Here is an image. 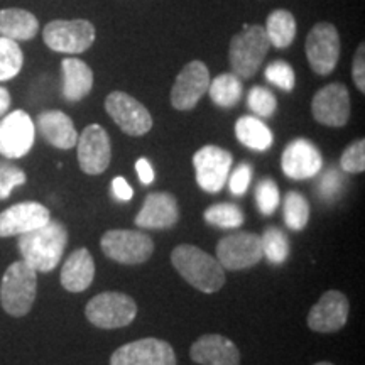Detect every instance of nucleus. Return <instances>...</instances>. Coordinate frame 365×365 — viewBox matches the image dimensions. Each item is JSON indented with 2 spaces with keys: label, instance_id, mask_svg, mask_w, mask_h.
<instances>
[{
  "label": "nucleus",
  "instance_id": "nucleus-1",
  "mask_svg": "<svg viewBox=\"0 0 365 365\" xmlns=\"http://www.w3.org/2000/svg\"><path fill=\"white\" fill-rule=\"evenodd\" d=\"M66 245L68 230L58 220H49L36 230L26 232L17 240L22 261L36 272H51L61 261Z\"/></svg>",
  "mask_w": 365,
  "mask_h": 365
},
{
  "label": "nucleus",
  "instance_id": "nucleus-2",
  "mask_svg": "<svg viewBox=\"0 0 365 365\" xmlns=\"http://www.w3.org/2000/svg\"><path fill=\"white\" fill-rule=\"evenodd\" d=\"M171 262L182 279L188 281L202 293H217L225 284V272L218 259L212 257L196 245H178L171 254Z\"/></svg>",
  "mask_w": 365,
  "mask_h": 365
},
{
  "label": "nucleus",
  "instance_id": "nucleus-3",
  "mask_svg": "<svg viewBox=\"0 0 365 365\" xmlns=\"http://www.w3.org/2000/svg\"><path fill=\"white\" fill-rule=\"evenodd\" d=\"M38 293V272L24 261L7 267L0 282V304L11 317H26L33 308Z\"/></svg>",
  "mask_w": 365,
  "mask_h": 365
},
{
  "label": "nucleus",
  "instance_id": "nucleus-4",
  "mask_svg": "<svg viewBox=\"0 0 365 365\" xmlns=\"http://www.w3.org/2000/svg\"><path fill=\"white\" fill-rule=\"evenodd\" d=\"M271 43L264 26H244V31L230 41L228 59L234 75L239 78H252L266 59Z\"/></svg>",
  "mask_w": 365,
  "mask_h": 365
},
{
  "label": "nucleus",
  "instance_id": "nucleus-5",
  "mask_svg": "<svg viewBox=\"0 0 365 365\" xmlns=\"http://www.w3.org/2000/svg\"><path fill=\"white\" fill-rule=\"evenodd\" d=\"M86 319L97 328L113 330L129 327L135 319V301L124 293H100L88 301L85 308Z\"/></svg>",
  "mask_w": 365,
  "mask_h": 365
},
{
  "label": "nucleus",
  "instance_id": "nucleus-6",
  "mask_svg": "<svg viewBox=\"0 0 365 365\" xmlns=\"http://www.w3.org/2000/svg\"><path fill=\"white\" fill-rule=\"evenodd\" d=\"M100 247L108 259L118 264L135 266L149 261L154 252V242L148 234L139 230H108L105 232Z\"/></svg>",
  "mask_w": 365,
  "mask_h": 365
},
{
  "label": "nucleus",
  "instance_id": "nucleus-7",
  "mask_svg": "<svg viewBox=\"0 0 365 365\" xmlns=\"http://www.w3.org/2000/svg\"><path fill=\"white\" fill-rule=\"evenodd\" d=\"M95 26L90 21H51L43 31L44 44L63 54H80L95 43Z\"/></svg>",
  "mask_w": 365,
  "mask_h": 365
},
{
  "label": "nucleus",
  "instance_id": "nucleus-8",
  "mask_svg": "<svg viewBox=\"0 0 365 365\" xmlns=\"http://www.w3.org/2000/svg\"><path fill=\"white\" fill-rule=\"evenodd\" d=\"M340 34L330 22H318L307 38V58L317 75L327 76L336 68L340 59Z\"/></svg>",
  "mask_w": 365,
  "mask_h": 365
},
{
  "label": "nucleus",
  "instance_id": "nucleus-9",
  "mask_svg": "<svg viewBox=\"0 0 365 365\" xmlns=\"http://www.w3.org/2000/svg\"><path fill=\"white\" fill-rule=\"evenodd\" d=\"M261 235L254 232H237L218 242L217 259L223 269L242 271L262 261Z\"/></svg>",
  "mask_w": 365,
  "mask_h": 365
},
{
  "label": "nucleus",
  "instance_id": "nucleus-10",
  "mask_svg": "<svg viewBox=\"0 0 365 365\" xmlns=\"http://www.w3.org/2000/svg\"><path fill=\"white\" fill-rule=\"evenodd\" d=\"M105 110L127 135L140 137L153 129V117L148 108L124 91H112L105 98Z\"/></svg>",
  "mask_w": 365,
  "mask_h": 365
},
{
  "label": "nucleus",
  "instance_id": "nucleus-11",
  "mask_svg": "<svg viewBox=\"0 0 365 365\" xmlns=\"http://www.w3.org/2000/svg\"><path fill=\"white\" fill-rule=\"evenodd\" d=\"M234 158L218 145H205L195 153L193 166L196 182L207 193H218L225 186Z\"/></svg>",
  "mask_w": 365,
  "mask_h": 365
},
{
  "label": "nucleus",
  "instance_id": "nucleus-12",
  "mask_svg": "<svg viewBox=\"0 0 365 365\" xmlns=\"http://www.w3.org/2000/svg\"><path fill=\"white\" fill-rule=\"evenodd\" d=\"M36 127L24 110H14L0 120V154L7 159L24 158L34 145Z\"/></svg>",
  "mask_w": 365,
  "mask_h": 365
},
{
  "label": "nucleus",
  "instance_id": "nucleus-13",
  "mask_svg": "<svg viewBox=\"0 0 365 365\" xmlns=\"http://www.w3.org/2000/svg\"><path fill=\"white\" fill-rule=\"evenodd\" d=\"M78 145V163L81 171L90 176L102 175L107 171L112 159L110 137L102 125L91 124L85 127V130L76 140Z\"/></svg>",
  "mask_w": 365,
  "mask_h": 365
},
{
  "label": "nucleus",
  "instance_id": "nucleus-14",
  "mask_svg": "<svg viewBox=\"0 0 365 365\" xmlns=\"http://www.w3.org/2000/svg\"><path fill=\"white\" fill-rule=\"evenodd\" d=\"M110 365H176V355L168 341L143 339L117 349L110 357Z\"/></svg>",
  "mask_w": 365,
  "mask_h": 365
},
{
  "label": "nucleus",
  "instance_id": "nucleus-15",
  "mask_svg": "<svg viewBox=\"0 0 365 365\" xmlns=\"http://www.w3.org/2000/svg\"><path fill=\"white\" fill-rule=\"evenodd\" d=\"M210 71L203 61H191L176 76L171 90V103L176 110L186 112L196 107V103L208 91Z\"/></svg>",
  "mask_w": 365,
  "mask_h": 365
},
{
  "label": "nucleus",
  "instance_id": "nucleus-16",
  "mask_svg": "<svg viewBox=\"0 0 365 365\" xmlns=\"http://www.w3.org/2000/svg\"><path fill=\"white\" fill-rule=\"evenodd\" d=\"M313 118L322 125L344 127L350 118V95L345 85L330 83L314 93Z\"/></svg>",
  "mask_w": 365,
  "mask_h": 365
},
{
  "label": "nucleus",
  "instance_id": "nucleus-17",
  "mask_svg": "<svg viewBox=\"0 0 365 365\" xmlns=\"http://www.w3.org/2000/svg\"><path fill=\"white\" fill-rule=\"evenodd\" d=\"M323 166V158L319 149L312 140L294 139L293 143L286 145L281 158L282 173L291 180H309L317 176Z\"/></svg>",
  "mask_w": 365,
  "mask_h": 365
},
{
  "label": "nucleus",
  "instance_id": "nucleus-18",
  "mask_svg": "<svg viewBox=\"0 0 365 365\" xmlns=\"http://www.w3.org/2000/svg\"><path fill=\"white\" fill-rule=\"evenodd\" d=\"M349 299L340 291H327L318 303L309 309L308 327L318 333H333L346 325L349 319Z\"/></svg>",
  "mask_w": 365,
  "mask_h": 365
},
{
  "label": "nucleus",
  "instance_id": "nucleus-19",
  "mask_svg": "<svg viewBox=\"0 0 365 365\" xmlns=\"http://www.w3.org/2000/svg\"><path fill=\"white\" fill-rule=\"evenodd\" d=\"M51 220L49 210L38 202L16 203L0 213V237H16Z\"/></svg>",
  "mask_w": 365,
  "mask_h": 365
},
{
  "label": "nucleus",
  "instance_id": "nucleus-20",
  "mask_svg": "<svg viewBox=\"0 0 365 365\" xmlns=\"http://www.w3.org/2000/svg\"><path fill=\"white\" fill-rule=\"evenodd\" d=\"M180 220V208H178L176 198L166 191L150 193L145 198L144 207L135 217V225L139 228H163L175 227Z\"/></svg>",
  "mask_w": 365,
  "mask_h": 365
},
{
  "label": "nucleus",
  "instance_id": "nucleus-21",
  "mask_svg": "<svg viewBox=\"0 0 365 365\" xmlns=\"http://www.w3.org/2000/svg\"><path fill=\"white\" fill-rule=\"evenodd\" d=\"M190 357L200 365H240L237 345L223 335H203L191 345Z\"/></svg>",
  "mask_w": 365,
  "mask_h": 365
},
{
  "label": "nucleus",
  "instance_id": "nucleus-22",
  "mask_svg": "<svg viewBox=\"0 0 365 365\" xmlns=\"http://www.w3.org/2000/svg\"><path fill=\"white\" fill-rule=\"evenodd\" d=\"M38 129L49 144L63 150L75 148L76 140H78L75 124L61 110L41 112L38 115Z\"/></svg>",
  "mask_w": 365,
  "mask_h": 365
},
{
  "label": "nucleus",
  "instance_id": "nucleus-23",
  "mask_svg": "<svg viewBox=\"0 0 365 365\" xmlns=\"http://www.w3.org/2000/svg\"><path fill=\"white\" fill-rule=\"evenodd\" d=\"M95 277V262L88 249L75 250L61 267V286L70 293L88 289Z\"/></svg>",
  "mask_w": 365,
  "mask_h": 365
},
{
  "label": "nucleus",
  "instance_id": "nucleus-24",
  "mask_svg": "<svg viewBox=\"0 0 365 365\" xmlns=\"http://www.w3.org/2000/svg\"><path fill=\"white\" fill-rule=\"evenodd\" d=\"M63 97L68 102H80L93 88V71L78 58H65L61 61Z\"/></svg>",
  "mask_w": 365,
  "mask_h": 365
},
{
  "label": "nucleus",
  "instance_id": "nucleus-25",
  "mask_svg": "<svg viewBox=\"0 0 365 365\" xmlns=\"http://www.w3.org/2000/svg\"><path fill=\"white\" fill-rule=\"evenodd\" d=\"M39 31V21L33 12L24 9H2L0 11V36L12 41H31Z\"/></svg>",
  "mask_w": 365,
  "mask_h": 365
},
{
  "label": "nucleus",
  "instance_id": "nucleus-26",
  "mask_svg": "<svg viewBox=\"0 0 365 365\" xmlns=\"http://www.w3.org/2000/svg\"><path fill=\"white\" fill-rule=\"evenodd\" d=\"M235 135L245 148L252 150H267L274 143V135L269 127L259 118L244 115L235 122Z\"/></svg>",
  "mask_w": 365,
  "mask_h": 365
},
{
  "label": "nucleus",
  "instance_id": "nucleus-27",
  "mask_svg": "<svg viewBox=\"0 0 365 365\" xmlns=\"http://www.w3.org/2000/svg\"><path fill=\"white\" fill-rule=\"evenodd\" d=\"M264 29H266L269 43L276 46V48L284 49L296 38L294 16L289 11H284V9H277V11L269 14Z\"/></svg>",
  "mask_w": 365,
  "mask_h": 365
},
{
  "label": "nucleus",
  "instance_id": "nucleus-28",
  "mask_svg": "<svg viewBox=\"0 0 365 365\" xmlns=\"http://www.w3.org/2000/svg\"><path fill=\"white\" fill-rule=\"evenodd\" d=\"M210 98L222 108H232L239 103L242 97V81L234 73H223L210 81Z\"/></svg>",
  "mask_w": 365,
  "mask_h": 365
},
{
  "label": "nucleus",
  "instance_id": "nucleus-29",
  "mask_svg": "<svg viewBox=\"0 0 365 365\" xmlns=\"http://www.w3.org/2000/svg\"><path fill=\"white\" fill-rule=\"evenodd\" d=\"M24 65V54L16 41L0 36V81L16 78Z\"/></svg>",
  "mask_w": 365,
  "mask_h": 365
},
{
  "label": "nucleus",
  "instance_id": "nucleus-30",
  "mask_svg": "<svg viewBox=\"0 0 365 365\" xmlns=\"http://www.w3.org/2000/svg\"><path fill=\"white\" fill-rule=\"evenodd\" d=\"M309 203L298 191H289L284 200V222L291 230L299 232L308 225Z\"/></svg>",
  "mask_w": 365,
  "mask_h": 365
},
{
  "label": "nucleus",
  "instance_id": "nucleus-31",
  "mask_svg": "<svg viewBox=\"0 0 365 365\" xmlns=\"http://www.w3.org/2000/svg\"><path fill=\"white\" fill-rule=\"evenodd\" d=\"M262 254L271 264H282L289 257V240L286 234L276 227H267L261 237Z\"/></svg>",
  "mask_w": 365,
  "mask_h": 365
},
{
  "label": "nucleus",
  "instance_id": "nucleus-32",
  "mask_svg": "<svg viewBox=\"0 0 365 365\" xmlns=\"http://www.w3.org/2000/svg\"><path fill=\"white\" fill-rule=\"evenodd\" d=\"M205 222L218 228H239L244 223V212L232 203H217L205 212Z\"/></svg>",
  "mask_w": 365,
  "mask_h": 365
},
{
  "label": "nucleus",
  "instance_id": "nucleus-33",
  "mask_svg": "<svg viewBox=\"0 0 365 365\" xmlns=\"http://www.w3.org/2000/svg\"><path fill=\"white\" fill-rule=\"evenodd\" d=\"M247 105L255 115L267 118L272 117L274 112H276L277 100L271 90L264 88V86H254L249 91Z\"/></svg>",
  "mask_w": 365,
  "mask_h": 365
},
{
  "label": "nucleus",
  "instance_id": "nucleus-34",
  "mask_svg": "<svg viewBox=\"0 0 365 365\" xmlns=\"http://www.w3.org/2000/svg\"><path fill=\"white\" fill-rule=\"evenodd\" d=\"M279 188H277L276 181L271 178H266L257 185L255 188V202H257L259 212L262 215H272L279 207Z\"/></svg>",
  "mask_w": 365,
  "mask_h": 365
},
{
  "label": "nucleus",
  "instance_id": "nucleus-35",
  "mask_svg": "<svg viewBox=\"0 0 365 365\" xmlns=\"http://www.w3.org/2000/svg\"><path fill=\"white\" fill-rule=\"evenodd\" d=\"M26 182V173L16 164L0 159V200H7L12 190Z\"/></svg>",
  "mask_w": 365,
  "mask_h": 365
},
{
  "label": "nucleus",
  "instance_id": "nucleus-36",
  "mask_svg": "<svg viewBox=\"0 0 365 365\" xmlns=\"http://www.w3.org/2000/svg\"><path fill=\"white\" fill-rule=\"evenodd\" d=\"M340 168L350 175L365 171V140L359 139L344 150L340 158Z\"/></svg>",
  "mask_w": 365,
  "mask_h": 365
},
{
  "label": "nucleus",
  "instance_id": "nucleus-37",
  "mask_svg": "<svg viewBox=\"0 0 365 365\" xmlns=\"http://www.w3.org/2000/svg\"><path fill=\"white\" fill-rule=\"evenodd\" d=\"M266 80L269 83L279 86L281 90L291 91L294 88V70L289 63L281 61H272L271 65L266 68Z\"/></svg>",
  "mask_w": 365,
  "mask_h": 365
},
{
  "label": "nucleus",
  "instance_id": "nucleus-38",
  "mask_svg": "<svg viewBox=\"0 0 365 365\" xmlns=\"http://www.w3.org/2000/svg\"><path fill=\"white\" fill-rule=\"evenodd\" d=\"M344 188H345V182H344V176L340 175V171L330 170L325 173V176H323L322 181H319L318 193L323 200H325V202L331 203V202H336V200L344 195Z\"/></svg>",
  "mask_w": 365,
  "mask_h": 365
},
{
  "label": "nucleus",
  "instance_id": "nucleus-39",
  "mask_svg": "<svg viewBox=\"0 0 365 365\" xmlns=\"http://www.w3.org/2000/svg\"><path fill=\"white\" fill-rule=\"evenodd\" d=\"M250 180H252V166L247 163H242L240 166L237 168L234 173H232L230 182H228L232 195H235V196L244 195L249 188Z\"/></svg>",
  "mask_w": 365,
  "mask_h": 365
},
{
  "label": "nucleus",
  "instance_id": "nucleus-40",
  "mask_svg": "<svg viewBox=\"0 0 365 365\" xmlns=\"http://www.w3.org/2000/svg\"><path fill=\"white\" fill-rule=\"evenodd\" d=\"M365 44L362 43L357 48V53L354 56V65H352V78L354 83L357 86L359 91H365Z\"/></svg>",
  "mask_w": 365,
  "mask_h": 365
},
{
  "label": "nucleus",
  "instance_id": "nucleus-41",
  "mask_svg": "<svg viewBox=\"0 0 365 365\" xmlns=\"http://www.w3.org/2000/svg\"><path fill=\"white\" fill-rule=\"evenodd\" d=\"M112 193L118 202H129V200H132V196H134V190H132V186L125 181V178L117 176L113 178L112 181Z\"/></svg>",
  "mask_w": 365,
  "mask_h": 365
},
{
  "label": "nucleus",
  "instance_id": "nucleus-42",
  "mask_svg": "<svg viewBox=\"0 0 365 365\" xmlns=\"http://www.w3.org/2000/svg\"><path fill=\"white\" fill-rule=\"evenodd\" d=\"M135 171H137V176H139V180L143 185H150V182L154 181V170L145 158L137 159Z\"/></svg>",
  "mask_w": 365,
  "mask_h": 365
},
{
  "label": "nucleus",
  "instance_id": "nucleus-43",
  "mask_svg": "<svg viewBox=\"0 0 365 365\" xmlns=\"http://www.w3.org/2000/svg\"><path fill=\"white\" fill-rule=\"evenodd\" d=\"M11 107V93L6 86H0V117H4Z\"/></svg>",
  "mask_w": 365,
  "mask_h": 365
},
{
  "label": "nucleus",
  "instance_id": "nucleus-44",
  "mask_svg": "<svg viewBox=\"0 0 365 365\" xmlns=\"http://www.w3.org/2000/svg\"><path fill=\"white\" fill-rule=\"evenodd\" d=\"M314 365H333V364H330V362H318V364H314Z\"/></svg>",
  "mask_w": 365,
  "mask_h": 365
}]
</instances>
